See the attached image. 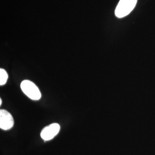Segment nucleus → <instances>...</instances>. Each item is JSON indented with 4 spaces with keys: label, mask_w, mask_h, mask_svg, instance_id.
<instances>
[{
    "label": "nucleus",
    "mask_w": 155,
    "mask_h": 155,
    "mask_svg": "<svg viewBox=\"0 0 155 155\" xmlns=\"http://www.w3.org/2000/svg\"><path fill=\"white\" fill-rule=\"evenodd\" d=\"M1 104H2V100L1 99V100H0V105H1Z\"/></svg>",
    "instance_id": "423d86ee"
},
{
    "label": "nucleus",
    "mask_w": 155,
    "mask_h": 155,
    "mask_svg": "<svg viewBox=\"0 0 155 155\" xmlns=\"http://www.w3.org/2000/svg\"><path fill=\"white\" fill-rule=\"evenodd\" d=\"M60 130V126L56 123L52 124L45 127L41 132V137L45 141H49L54 139Z\"/></svg>",
    "instance_id": "7ed1b4c3"
},
{
    "label": "nucleus",
    "mask_w": 155,
    "mask_h": 155,
    "mask_svg": "<svg viewBox=\"0 0 155 155\" xmlns=\"http://www.w3.org/2000/svg\"><path fill=\"white\" fill-rule=\"evenodd\" d=\"M137 0H120L115 9V16L118 18L127 16L133 11Z\"/></svg>",
    "instance_id": "f257e3e1"
},
{
    "label": "nucleus",
    "mask_w": 155,
    "mask_h": 155,
    "mask_svg": "<svg viewBox=\"0 0 155 155\" xmlns=\"http://www.w3.org/2000/svg\"><path fill=\"white\" fill-rule=\"evenodd\" d=\"M14 120L11 114L5 110H0V127L7 130L13 127Z\"/></svg>",
    "instance_id": "20e7f679"
},
{
    "label": "nucleus",
    "mask_w": 155,
    "mask_h": 155,
    "mask_svg": "<svg viewBox=\"0 0 155 155\" xmlns=\"http://www.w3.org/2000/svg\"><path fill=\"white\" fill-rule=\"evenodd\" d=\"M8 78V75L5 70L3 68L0 69V85L2 86L4 85Z\"/></svg>",
    "instance_id": "39448f33"
},
{
    "label": "nucleus",
    "mask_w": 155,
    "mask_h": 155,
    "mask_svg": "<svg viewBox=\"0 0 155 155\" xmlns=\"http://www.w3.org/2000/svg\"><path fill=\"white\" fill-rule=\"evenodd\" d=\"M20 87L23 93L30 99L37 101L41 98V95L39 88L32 82L29 80L23 81Z\"/></svg>",
    "instance_id": "f03ea898"
}]
</instances>
